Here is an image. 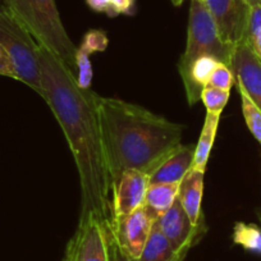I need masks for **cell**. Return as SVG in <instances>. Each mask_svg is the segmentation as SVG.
<instances>
[{
	"instance_id": "obj_15",
	"label": "cell",
	"mask_w": 261,
	"mask_h": 261,
	"mask_svg": "<svg viewBox=\"0 0 261 261\" xmlns=\"http://www.w3.org/2000/svg\"><path fill=\"white\" fill-rule=\"evenodd\" d=\"M179 183H150L144 206L156 220L177 201Z\"/></svg>"
},
{
	"instance_id": "obj_8",
	"label": "cell",
	"mask_w": 261,
	"mask_h": 261,
	"mask_svg": "<svg viewBox=\"0 0 261 261\" xmlns=\"http://www.w3.org/2000/svg\"><path fill=\"white\" fill-rule=\"evenodd\" d=\"M155 227L177 252L186 256L193 246L202 240L207 230L206 224H193L178 199L169 210L155 220Z\"/></svg>"
},
{
	"instance_id": "obj_22",
	"label": "cell",
	"mask_w": 261,
	"mask_h": 261,
	"mask_svg": "<svg viewBox=\"0 0 261 261\" xmlns=\"http://www.w3.org/2000/svg\"><path fill=\"white\" fill-rule=\"evenodd\" d=\"M234 84L236 79L230 67H228L224 63H218L214 72H213L212 76H210L209 82H207L206 86L224 90V91H230V89H232V86Z\"/></svg>"
},
{
	"instance_id": "obj_5",
	"label": "cell",
	"mask_w": 261,
	"mask_h": 261,
	"mask_svg": "<svg viewBox=\"0 0 261 261\" xmlns=\"http://www.w3.org/2000/svg\"><path fill=\"white\" fill-rule=\"evenodd\" d=\"M0 45L11 57L17 74V81L23 82L44 99L39 62L40 45L2 0H0Z\"/></svg>"
},
{
	"instance_id": "obj_24",
	"label": "cell",
	"mask_w": 261,
	"mask_h": 261,
	"mask_svg": "<svg viewBox=\"0 0 261 261\" xmlns=\"http://www.w3.org/2000/svg\"><path fill=\"white\" fill-rule=\"evenodd\" d=\"M261 31V6L251 7L250 14H248V22H247V29H246L245 35V41L253 36V35L258 34Z\"/></svg>"
},
{
	"instance_id": "obj_9",
	"label": "cell",
	"mask_w": 261,
	"mask_h": 261,
	"mask_svg": "<svg viewBox=\"0 0 261 261\" xmlns=\"http://www.w3.org/2000/svg\"><path fill=\"white\" fill-rule=\"evenodd\" d=\"M220 39L232 46L245 41L250 6L246 0H205Z\"/></svg>"
},
{
	"instance_id": "obj_4",
	"label": "cell",
	"mask_w": 261,
	"mask_h": 261,
	"mask_svg": "<svg viewBox=\"0 0 261 261\" xmlns=\"http://www.w3.org/2000/svg\"><path fill=\"white\" fill-rule=\"evenodd\" d=\"M234 47L220 39L217 26L202 0H191L190 16L187 27V45L179 59L178 69L185 84L190 74L192 63L197 58L210 55L224 63L228 67L232 64Z\"/></svg>"
},
{
	"instance_id": "obj_21",
	"label": "cell",
	"mask_w": 261,
	"mask_h": 261,
	"mask_svg": "<svg viewBox=\"0 0 261 261\" xmlns=\"http://www.w3.org/2000/svg\"><path fill=\"white\" fill-rule=\"evenodd\" d=\"M229 92L224 90L214 89V87H204L201 92V100L206 108L207 113L220 117L229 100Z\"/></svg>"
},
{
	"instance_id": "obj_11",
	"label": "cell",
	"mask_w": 261,
	"mask_h": 261,
	"mask_svg": "<svg viewBox=\"0 0 261 261\" xmlns=\"http://www.w3.org/2000/svg\"><path fill=\"white\" fill-rule=\"evenodd\" d=\"M230 69L236 85L242 87L261 110V60L245 42L234 47Z\"/></svg>"
},
{
	"instance_id": "obj_17",
	"label": "cell",
	"mask_w": 261,
	"mask_h": 261,
	"mask_svg": "<svg viewBox=\"0 0 261 261\" xmlns=\"http://www.w3.org/2000/svg\"><path fill=\"white\" fill-rule=\"evenodd\" d=\"M185 258L186 255L177 252L154 224L151 234L136 261H183Z\"/></svg>"
},
{
	"instance_id": "obj_14",
	"label": "cell",
	"mask_w": 261,
	"mask_h": 261,
	"mask_svg": "<svg viewBox=\"0 0 261 261\" xmlns=\"http://www.w3.org/2000/svg\"><path fill=\"white\" fill-rule=\"evenodd\" d=\"M196 145H182L150 177V183H180L192 168Z\"/></svg>"
},
{
	"instance_id": "obj_7",
	"label": "cell",
	"mask_w": 261,
	"mask_h": 261,
	"mask_svg": "<svg viewBox=\"0 0 261 261\" xmlns=\"http://www.w3.org/2000/svg\"><path fill=\"white\" fill-rule=\"evenodd\" d=\"M63 261H108L104 222L96 214L79 219V227L67 245Z\"/></svg>"
},
{
	"instance_id": "obj_1",
	"label": "cell",
	"mask_w": 261,
	"mask_h": 261,
	"mask_svg": "<svg viewBox=\"0 0 261 261\" xmlns=\"http://www.w3.org/2000/svg\"><path fill=\"white\" fill-rule=\"evenodd\" d=\"M44 100L62 127L76 162L81 185L80 219L96 214L102 222L110 212V180L97 115V96L77 86L76 74L53 53L40 46Z\"/></svg>"
},
{
	"instance_id": "obj_2",
	"label": "cell",
	"mask_w": 261,
	"mask_h": 261,
	"mask_svg": "<svg viewBox=\"0 0 261 261\" xmlns=\"http://www.w3.org/2000/svg\"><path fill=\"white\" fill-rule=\"evenodd\" d=\"M102 149L110 180L125 170L152 173L182 146L185 125L137 104L97 96Z\"/></svg>"
},
{
	"instance_id": "obj_25",
	"label": "cell",
	"mask_w": 261,
	"mask_h": 261,
	"mask_svg": "<svg viewBox=\"0 0 261 261\" xmlns=\"http://www.w3.org/2000/svg\"><path fill=\"white\" fill-rule=\"evenodd\" d=\"M0 76H6L9 79L17 80L16 71H14L13 63L7 50L0 45Z\"/></svg>"
},
{
	"instance_id": "obj_13",
	"label": "cell",
	"mask_w": 261,
	"mask_h": 261,
	"mask_svg": "<svg viewBox=\"0 0 261 261\" xmlns=\"http://www.w3.org/2000/svg\"><path fill=\"white\" fill-rule=\"evenodd\" d=\"M204 172L191 169L179 183L178 192V201L196 225L206 224L201 209L204 196Z\"/></svg>"
},
{
	"instance_id": "obj_16",
	"label": "cell",
	"mask_w": 261,
	"mask_h": 261,
	"mask_svg": "<svg viewBox=\"0 0 261 261\" xmlns=\"http://www.w3.org/2000/svg\"><path fill=\"white\" fill-rule=\"evenodd\" d=\"M219 120L220 117L206 113L201 134H200L199 141H197V145H196L195 149V156H193L192 168H191L192 170H197V172L204 173L205 170H206L210 152H212L213 146H214Z\"/></svg>"
},
{
	"instance_id": "obj_6",
	"label": "cell",
	"mask_w": 261,
	"mask_h": 261,
	"mask_svg": "<svg viewBox=\"0 0 261 261\" xmlns=\"http://www.w3.org/2000/svg\"><path fill=\"white\" fill-rule=\"evenodd\" d=\"M105 223L123 251L136 261L151 234L155 219L146 207L141 206L129 214L110 215Z\"/></svg>"
},
{
	"instance_id": "obj_26",
	"label": "cell",
	"mask_w": 261,
	"mask_h": 261,
	"mask_svg": "<svg viewBox=\"0 0 261 261\" xmlns=\"http://www.w3.org/2000/svg\"><path fill=\"white\" fill-rule=\"evenodd\" d=\"M245 44H247L248 46H250V49L255 53L256 57L261 60V31L258 32V34L253 35V36L251 37V39H248Z\"/></svg>"
},
{
	"instance_id": "obj_19",
	"label": "cell",
	"mask_w": 261,
	"mask_h": 261,
	"mask_svg": "<svg viewBox=\"0 0 261 261\" xmlns=\"http://www.w3.org/2000/svg\"><path fill=\"white\" fill-rule=\"evenodd\" d=\"M86 4L92 11L112 18L120 14L132 16L136 11V0H86Z\"/></svg>"
},
{
	"instance_id": "obj_29",
	"label": "cell",
	"mask_w": 261,
	"mask_h": 261,
	"mask_svg": "<svg viewBox=\"0 0 261 261\" xmlns=\"http://www.w3.org/2000/svg\"><path fill=\"white\" fill-rule=\"evenodd\" d=\"M257 218H258V220H260V223H261V209L257 210Z\"/></svg>"
},
{
	"instance_id": "obj_28",
	"label": "cell",
	"mask_w": 261,
	"mask_h": 261,
	"mask_svg": "<svg viewBox=\"0 0 261 261\" xmlns=\"http://www.w3.org/2000/svg\"><path fill=\"white\" fill-rule=\"evenodd\" d=\"M170 2H172V4H173V6H175V7H179L180 4H182L183 2H185V0H170Z\"/></svg>"
},
{
	"instance_id": "obj_3",
	"label": "cell",
	"mask_w": 261,
	"mask_h": 261,
	"mask_svg": "<svg viewBox=\"0 0 261 261\" xmlns=\"http://www.w3.org/2000/svg\"><path fill=\"white\" fill-rule=\"evenodd\" d=\"M40 46L77 74L76 45L63 26L55 0H2Z\"/></svg>"
},
{
	"instance_id": "obj_18",
	"label": "cell",
	"mask_w": 261,
	"mask_h": 261,
	"mask_svg": "<svg viewBox=\"0 0 261 261\" xmlns=\"http://www.w3.org/2000/svg\"><path fill=\"white\" fill-rule=\"evenodd\" d=\"M233 242L247 252L261 256V228L252 223H236L233 228Z\"/></svg>"
},
{
	"instance_id": "obj_30",
	"label": "cell",
	"mask_w": 261,
	"mask_h": 261,
	"mask_svg": "<svg viewBox=\"0 0 261 261\" xmlns=\"http://www.w3.org/2000/svg\"><path fill=\"white\" fill-rule=\"evenodd\" d=\"M202 2H205V0H202Z\"/></svg>"
},
{
	"instance_id": "obj_10",
	"label": "cell",
	"mask_w": 261,
	"mask_h": 261,
	"mask_svg": "<svg viewBox=\"0 0 261 261\" xmlns=\"http://www.w3.org/2000/svg\"><path fill=\"white\" fill-rule=\"evenodd\" d=\"M150 175L136 169L125 170L110 188V212L112 215H124L144 206Z\"/></svg>"
},
{
	"instance_id": "obj_20",
	"label": "cell",
	"mask_w": 261,
	"mask_h": 261,
	"mask_svg": "<svg viewBox=\"0 0 261 261\" xmlns=\"http://www.w3.org/2000/svg\"><path fill=\"white\" fill-rule=\"evenodd\" d=\"M238 87V92L241 96V105H242V114L245 122L250 129L251 135L255 137L256 141L261 146V110L252 100L250 99L242 87Z\"/></svg>"
},
{
	"instance_id": "obj_23",
	"label": "cell",
	"mask_w": 261,
	"mask_h": 261,
	"mask_svg": "<svg viewBox=\"0 0 261 261\" xmlns=\"http://www.w3.org/2000/svg\"><path fill=\"white\" fill-rule=\"evenodd\" d=\"M104 230L105 238H107V247H108V261H134L127 253L123 251L119 243L115 241L114 236L110 232L109 227L104 222Z\"/></svg>"
},
{
	"instance_id": "obj_12",
	"label": "cell",
	"mask_w": 261,
	"mask_h": 261,
	"mask_svg": "<svg viewBox=\"0 0 261 261\" xmlns=\"http://www.w3.org/2000/svg\"><path fill=\"white\" fill-rule=\"evenodd\" d=\"M109 44L107 34L101 30H90L84 36L82 44L76 50V82L82 90H91L92 64L90 57L94 53L105 51Z\"/></svg>"
},
{
	"instance_id": "obj_27",
	"label": "cell",
	"mask_w": 261,
	"mask_h": 261,
	"mask_svg": "<svg viewBox=\"0 0 261 261\" xmlns=\"http://www.w3.org/2000/svg\"><path fill=\"white\" fill-rule=\"evenodd\" d=\"M246 3L251 7H256V6H261V0H246Z\"/></svg>"
}]
</instances>
